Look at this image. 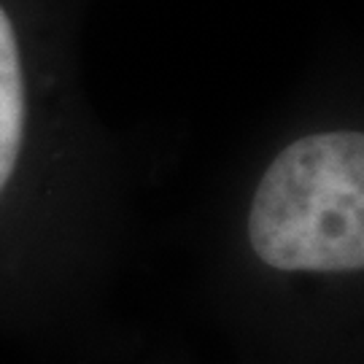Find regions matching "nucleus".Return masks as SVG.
<instances>
[{"label":"nucleus","instance_id":"obj_2","mask_svg":"<svg viewBox=\"0 0 364 364\" xmlns=\"http://www.w3.org/2000/svg\"><path fill=\"white\" fill-rule=\"evenodd\" d=\"M25 135V78L14 27L0 9V192L9 183Z\"/></svg>","mask_w":364,"mask_h":364},{"label":"nucleus","instance_id":"obj_1","mask_svg":"<svg viewBox=\"0 0 364 364\" xmlns=\"http://www.w3.org/2000/svg\"><path fill=\"white\" fill-rule=\"evenodd\" d=\"M248 237L257 257L278 270H362V135L318 132L284 149L254 195Z\"/></svg>","mask_w":364,"mask_h":364}]
</instances>
